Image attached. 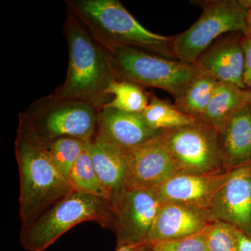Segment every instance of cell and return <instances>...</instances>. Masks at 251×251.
Listing matches in <instances>:
<instances>
[{"instance_id": "cell-9", "label": "cell", "mask_w": 251, "mask_h": 251, "mask_svg": "<svg viewBox=\"0 0 251 251\" xmlns=\"http://www.w3.org/2000/svg\"><path fill=\"white\" fill-rule=\"evenodd\" d=\"M162 204L152 190L123 188L111 201L117 248L148 244Z\"/></svg>"}, {"instance_id": "cell-7", "label": "cell", "mask_w": 251, "mask_h": 251, "mask_svg": "<svg viewBox=\"0 0 251 251\" xmlns=\"http://www.w3.org/2000/svg\"><path fill=\"white\" fill-rule=\"evenodd\" d=\"M98 110L82 100L59 99L50 94L25 112L47 143L64 137L91 142L97 134Z\"/></svg>"}, {"instance_id": "cell-10", "label": "cell", "mask_w": 251, "mask_h": 251, "mask_svg": "<svg viewBox=\"0 0 251 251\" xmlns=\"http://www.w3.org/2000/svg\"><path fill=\"white\" fill-rule=\"evenodd\" d=\"M161 132L148 141L127 150L124 188L152 190L180 173L162 140Z\"/></svg>"}, {"instance_id": "cell-15", "label": "cell", "mask_w": 251, "mask_h": 251, "mask_svg": "<svg viewBox=\"0 0 251 251\" xmlns=\"http://www.w3.org/2000/svg\"><path fill=\"white\" fill-rule=\"evenodd\" d=\"M195 65L219 82L247 90L244 82V51L242 39L229 38L221 41L204 52Z\"/></svg>"}, {"instance_id": "cell-6", "label": "cell", "mask_w": 251, "mask_h": 251, "mask_svg": "<svg viewBox=\"0 0 251 251\" xmlns=\"http://www.w3.org/2000/svg\"><path fill=\"white\" fill-rule=\"evenodd\" d=\"M233 31L248 35L247 10L239 0L208 1L199 19L187 30L173 38L175 58L195 64L216 38Z\"/></svg>"}, {"instance_id": "cell-11", "label": "cell", "mask_w": 251, "mask_h": 251, "mask_svg": "<svg viewBox=\"0 0 251 251\" xmlns=\"http://www.w3.org/2000/svg\"><path fill=\"white\" fill-rule=\"evenodd\" d=\"M207 212L211 222L231 225L251 237V163L232 170Z\"/></svg>"}, {"instance_id": "cell-12", "label": "cell", "mask_w": 251, "mask_h": 251, "mask_svg": "<svg viewBox=\"0 0 251 251\" xmlns=\"http://www.w3.org/2000/svg\"><path fill=\"white\" fill-rule=\"evenodd\" d=\"M231 172L208 174L180 172L152 191L161 204L177 203L207 210L216 193L228 179Z\"/></svg>"}, {"instance_id": "cell-29", "label": "cell", "mask_w": 251, "mask_h": 251, "mask_svg": "<svg viewBox=\"0 0 251 251\" xmlns=\"http://www.w3.org/2000/svg\"><path fill=\"white\" fill-rule=\"evenodd\" d=\"M247 23L248 27V35L251 37V9L247 11Z\"/></svg>"}, {"instance_id": "cell-14", "label": "cell", "mask_w": 251, "mask_h": 251, "mask_svg": "<svg viewBox=\"0 0 251 251\" xmlns=\"http://www.w3.org/2000/svg\"><path fill=\"white\" fill-rule=\"evenodd\" d=\"M207 210L177 203L162 204L148 243L173 240L203 232L210 224Z\"/></svg>"}, {"instance_id": "cell-21", "label": "cell", "mask_w": 251, "mask_h": 251, "mask_svg": "<svg viewBox=\"0 0 251 251\" xmlns=\"http://www.w3.org/2000/svg\"><path fill=\"white\" fill-rule=\"evenodd\" d=\"M90 143L73 167L69 176V183L73 191L110 201V196L100 182L91 159Z\"/></svg>"}, {"instance_id": "cell-30", "label": "cell", "mask_w": 251, "mask_h": 251, "mask_svg": "<svg viewBox=\"0 0 251 251\" xmlns=\"http://www.w3.org/2000/svg\"><path fill=\"white\" fill-rule=\"evenodd\" d=\"M239 3L247 11L251 9V0H239Z\"/></svg>"}, {"instance_id": "cell-13", "label": "cell", "mask_w": 251, "mask_h": 251, "mask_svg": "<svg viewBox=\"0 0 251 251\" xmlns=\"http://www.w3.org/2000/svg\"><path fill=\"white\" fill-rule=\"evenodd\" d=\"M161 132L149 126L143 113L103 108L99 113L96 136L127 151L154 138Z\"/></svg>"}, {"instance_id": "cell-1", "label": "cell", "mask_w": 251, "mask_h": 251, "mask_svg": "<svg viewBox=\"0 0 251 251\" xmlns=\"http://www.w3.org/2000/svg\"><path fill=\"white\" fill-rule=\"evenodd\" d=\"M15 153L20 176V217L26 224L74 191L54 163L49 144L25 112L19 115Z\"/></svg>"}, {"instance_id": "cell-19", "label": "cell", "mask_w": 251, "mask_h": 251, "mask_svg": "<svg viewBox=\"0 0 251 251\" xmlns=\"http://www.w3.org/2000/svg\"><path fill=\"white\" fill-rule=\"evenodd\" d=\"M219 81L202 73L175 99V106L195 121L202 118Z\"/></svg>"}, {"instance_id": "cell-27", "label": "cell", "mask_w": 251, "mask_h": 251, "mask_svg": "<svg viewBox=\"0 0 251 251\" xmlns=\"http://www.w3.org/2000/svg\"><path fill=\"white\" fill-rule=\"evenodd\" d=\"M238 251H251V237L240 230L239 232Z\"/></svg>"}, {"instance_id": "cell-18", "label": "cell", "mask_w": 251, "mask_h": 251, "mask_svg": "<svg viewBox=\"0 0 251 251\" xmlns=\"http://www.w3.org/2000/svg\"><path fill=\"white\" fill-rule=\"evenodd\" d=\"M247 103V90L219 82L201 122L219 131Z\"/></svg>"}, {"instance_id": "cell-28", "label": "cell", "mask_w": 251, "mask_h": 251, "mask_svg": "<svg viewBox=\"0 0 251 251\" xmlns=\"http://www.w3.org/2000/svg\"><path fill=\"white\" fill-rule=\"evenodd\" d=\"M115 251H150L148 244H138V245L126 246L117 248Z\"/></svg>"}, {"instance_id": "cell-3", "label": "cell", "mask_w": 251, "mask_h": 251, "mask_svg": "<svg viewBox=\"0 0 251 251\" xmlns=\"http://www.w3.org/2000/svg\"><path fill=\"white\" fill-rule=\"evenodd\" d=\"M74 15L103 46H122L174 59L173 38L148 30L118 0H67Z\"/></svg>"}, {"instance_id": "cell-23", "label": "cell", "mask_w": 251, "mask_h": 251, "mask_svg": "<svg viewBox=\"0 0 251 251\" xmlns=\"http://www.w3.org/2000/svg\"><path fill=\"white\" fill-rule=\"evenodd\" d=\"M90 143L69 137L57 138L48 143L54 163L68 179L73 167Z\"/></svg>"}, {"instance_id": "cell-24", "label": "cell", "mask_w": 251, "mask_h": 251, "mask_svg": "<svg viewBox=\"0 0 251 251\" xmlns=\"http://www.w3.org/2000/svg\"><path fill=\"white\" fill-rule=\"evenodd\" d=\"M239 229L220 221H213L205 229L208 251H238Z\"/></svg>"}, {"instance_id": "cell-2", "label": "cell", "mask_w": 251, "mask_h": 251, "mask_svg": "<svg viewBox=\"0 0 251 251\" xmlns=\"http://www.w3.org/2000/svg\"><path fill=\"white\" fill-rule=\"evenodd\" d=\"M64 34L69 46L67 77L52 94L59 99L87 102L101 110L109 102L108 87L117 80L110 54L69 12Z\"/></svg>"}, {"instance_id": "cell-5", "label": "cell", "mask_w": 251, "mask_h": 251, "mask_svg": "<svg viewBox=\"0 0 251 251\" xmlns=\"http://www.w3.org/2000/svg\"><path fill=\"white\" fill-rule=\"evenodd\" d=\"M103 47L110 54L117 80L161 89L175 99L203 73L195 64L141 50L122 46Z\"/></svg>"}, {"instance_id": "cell-26", "label": "cell", "mask_w": 251, "mask_h": 251, "mask_svg": "<svg viewBox=\"0 0 251 251\" xmlns=\"http://www.w3.org/2000/svg\"><path fill=\"white\" fill-rule=\"evenodd\" d=\"M242 44L244 51V82L247 90H251V37L244 36Z\"/></svg>"}, {"instance_id": "cell-31", "label": "cell", "mask_w": 251, "mask_h": 251, "mask_svg": "<svg viewBox=\"0 0 251 251\" xmlns=\"http://www.w3.org/2000/svg\"><path fill=\"white\" fill-rule=\"evenodd\" d=\"M247 103L251 108V90H247Z\"/></svg>"}, {"instance_id": "cell-20", "label": "cell", "mask_w": 251, "mask_h": 251, "mask_svg": "<svg viewBox=\"0 0 251 251\" xmlns=\"http://www.w3.org/2000/svg\"><path fill=\"white\" fill-rule=\"evenodd\" d=\"M150 100L144 118L150 128L156 131L175 129L196 122L178 110L175 105L162 100L154 94H150Z\"/></svg>"}, {"instance_id": "cell-4", "label": "cell", "mask_w": 251, "mask_h": 251, "mask_svg": "<svg viewBox=\"0 0 251 251\" xmlns=\"http://www.w3.org/2000/svg\"><path fill=\"white\" fill-rule=\"evenodd\" d=\"M90 221L110 226V201L74 191L23 224L20 241L26 251H44L73 227Z\"/></svg>"}, {"instance_id": "cell-17", "label": "cell", "mask_w": 251, "mask_h": 251, "mask_svg": "<svg viewBox=\"0 0 251 251\" xmlns=\"http://www.w3.org/2000/svg\"><path fill=\"white\" fill-rule=\"evenodd\" d=\"M94 169L110 201L124 188L127 168L126 150L94 137L90 145Z\"/></svg>"}, {"instance_id": "cell-25", "label": "cell", "mask_w": 251, "mask_h": 251, "mask_svg": "<svg viewBox=\"0 0 251 251\" xmlns=\"http://www.w3.org/2000/svg\"><path fill=\"white\" fill-rule=\"evenodd\" d=\"M150 251H208L205 229L180 239L148 243Z\"/></svg>"}, {"instance_id": "cell-8", "label": "cell", "mask_w": 251, "mask_h": 251, "mask_svg": "<svg viewBox=\"0 0 251 251\" xmlns=\"http://www.w3.org/2000/svg\"><path fill=\"white\" fill-rule=\"evenodd\" d=\"M161 137L181 173L208 174L226 171L221 158L219 131L204 122L163 130Z\"/></svg>"}, {"instance_id": "cell-16", "label": "cell", "mask_w": 251, "mask_h": 251, "mask_svg": "<svg viewBox=\"0 0 251 251\" xmlns=\"http://www.w3.org/2000/svg\"><path fill=\"white\" fill-rule=\"evenodd\" d=\"M221 158L226 171L251 163V108L247 103L219 130Z\"/></svg>"}, {"instance_id": "cell-22", "label": "cell", "mask_w": 251, "mask_h": 251, "mask_svg": "<svg viewBox=\"0 0 251 251\" xmlns=\"http://www.w3.org/2000/svg\"><path fill=\"white\" fill-rule=\"evenodd\" d=\"M114 98L103 108H111L130 113H143L148 105L150 96L141 86L128 81L115 80L108 87Z\"/></svg>"}]
</instances>
